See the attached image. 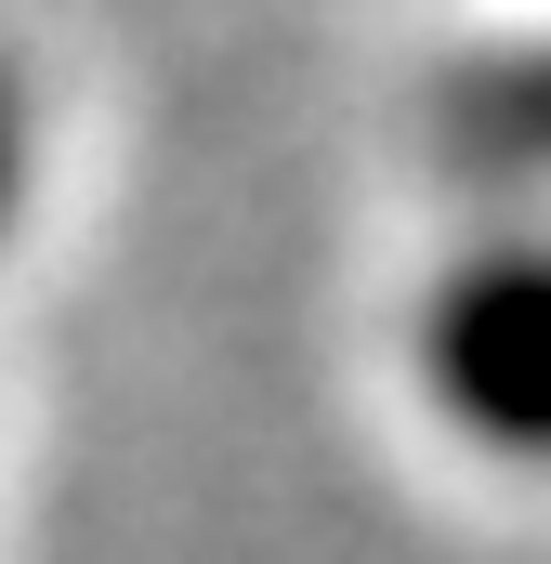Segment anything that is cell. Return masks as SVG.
Segmentation results:
<instances>
[{
	"mask_svg": "<svg viewBox=\"0 0 551 564\" xmlns=\"http://www.w3.org/2000/svg\"><path fill=\"white\" fill-rule=\"evenodd\" d=\"M420 368L446 421L499 459H551V263H486L433 302Z\"/></svg>",
	"mask_w": 551,
	"mask_h": 564,
	"instance_id": "cell-1",
	"label": "cell"
},
{
	"mask_svg": "<svg viewBox=\"0 0 551 564\" xmlns=\"http://www.w3.org/2000/svg\"><path fill=\"white\" fill-rule=\"evenodd\" d=\"M0 171H13V158H0Z\"/></svg>",
	"mask_w": 551,
	"mask_h": 564,
	"instance_id": "cell-2",
	"label": "cell"
}]
</instances>
